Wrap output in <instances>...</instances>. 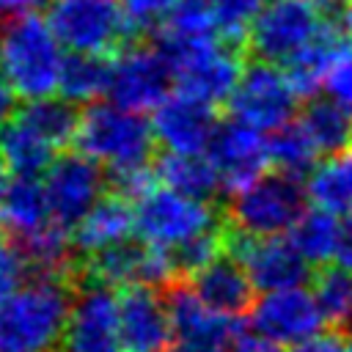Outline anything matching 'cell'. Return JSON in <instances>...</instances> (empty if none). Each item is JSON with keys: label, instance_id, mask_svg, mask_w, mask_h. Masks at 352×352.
Returning <instances> with one entry per match:
<instances>
[{"label": "cell", "instance_id": "cell-1", "mask_svg": "<svg viewBox=\"0 0 352 352\" xmlns=\"http://www.w3.org/2000/svg\"><path fill=\"white\" fill-rule=\"evenodd\" d=\"M80 154L110 173L129 198L151 182V154L157 146L151 121L113 99L85 104L74 138Z\"/></svg>", "mask_w": 352, "mask_h": 352}, {"label": "cell", "instance_id": "cell-2", "mask_svg": "<svg viewBox=\"0 0 352 352\" xmlns=\"http://www.w3.org/2000/svg\"><path fill=\"white\" fill-rule=\"evenodd\" d=\"M69 50L47 14L19 11L0 22V74L22 102L47 99L60 91Z\"/></svg>", "mask_w": 352, "mask_h": 352}, {"label": "cell", "instance_id": "cell-3", "mask_svg": "<svg viewBox=\"0 0 352 352\" xmlns=\"http://www.w3.org/2000/svg\"><path fill=\"white\" fill-rule=\"evenodd\" d=\"M80 113L63 96L25 102L0 126V162L11 176L38 179L77 138Z\"/></svg>", "mask_w": 352, "mask_h": 352}, {"label": "cell", "instance_id": "cell-4", "mask_svg": "<svg viewBox=\"0 0 352 352\" xmlns=\"http://www.w3.org/2000/svg\"><path fill=\"white\" fill-rule=\"evenodd\" d=\"M72 292L63 275H33L0 305V352H55L63 344Z\"/></svg>", "mask_w": 352, "mask_h": 352}, {"label": "cell", "instance_id": "cell-5", "mask_svg": "<svg viewBox=\"0 0 352 352\" xmlns=\"http://www.w3.org/2000/svg\"><path fill=\"white\" fill-rule=\"evenodd\" d=\"M132 204H135L138 239L168 256H173L190 239L220 228L217 212L209 201L170 190L157 179L148 182L140 192H135Z\"/></svg>", "mask_w": 352, "mask_h": 352}, {"label": "cell", "instance_id": "cell-6", "mask_svg": "<svg viewBox=\"0 0 352 352\" xmlns=\"http://www.w3.org/2000/svg\"><path fill=\"white\" fill-rule=\"evenodd\" d=\"M308 190L300 176L283 170H267L248 187L231 192L228 198V220L231 228L256 236H275L294 228V223L305 214Z\"/></svg>", "mask_w": 352, "mask_h": 352}, {"label": "cell", "instance_id": "cell-7", "mask_svg": "<svg viewBox=\"0 0 352 352\" xmlns=\"http://www.w3.org/2000/svg\"><path fill=\"white\" fill-rule=\"evenodd\" d=\"M44 14L69 52L110 55L132 30L121 0H47Z\"/></svg>", "mask_w": 352, "mask_h": 352}, {"label": "cell", "instance_id": "cell-8", "mask_svg": "<svg viewBox=\"0 0 352 352\" xmlns=\"http://www.w3.org/2000/svg\"><path fill=\"white\" fill-rule=\"evenodd\" d=\"M173 66L176 88L184 94H192L209 104H228L245 63L239 58L236 44H228L226 38H206L187 47L162 50Z\"/></svg>", "mask_w": 352, "mask_h": 352}, {"label": "cell", "instance_id": "cell-9", "mask_svg": "<svg viewBox=\"0 0 352 352\" xmlns=\"http://www.w3.org/2000/svg\"><path fill=\"white\" fill-rule=\"evenodd\" d=\"M297 99L300 94L294 91L286 69H278V63L256 60L245 66L228 99V110L231 118L242 124H250L261 132H275L278 126L292 121Z\"/></svg>", "mask_w": 352, "mask_h": 352}, {"label": "cell", "instance_id": "cell-10", "mask_svg": "<svg viewBox=\"0 0 352 352\" xmlns=\"http://www.w3.org/2000/svg\"><path fill=\"white\" fill-rule=\"evenodd\" d=\"M324 22L314 0H267L250 28L248 47L256 60L289 63Z\"/></svg>", "mask_w": 352, "mask_h": 352}, {"label": "cell", "instance_id": "cell-11", "mask_svg": "<svg viewBox=\"0 0 352 352\" xmlns=\"http://www.w3.org/2000/svg\"><path fill=\"white\" fill-rule=\"evenodd\" d=\"M173 82H176L173 66L168 55L162 52V47L135 44V47H124L113 58V77H110L107 99L129 110L148 113V110H157L170 96Z\"/></svg>", "mask_w": 352, "mask_h": 352}, {"label": "cell", "instance_id": "cell-12", "mask_svg": "<svg viewBox=\"0 0 352 352\" xmlns=\"http://www.w3.org/2000/svg\"><path fill=\"white\" fill-rule=\"evenodd\" d=\"M170 341L165 352H231L239 338V324L209 308L192 286H173L168 292Z\"/></svg>", "mask_w": 352, "mask_h": 352}, {"label": "cell", "instance_id": "cell-13", "mask_svg": "<svg viewBox=\"0 0 352 352\" xmlns=\"http://www.w3.org/2000/svg\"><path fill=\"white\" fill-rule=\"evenodd\" d=\"M226 250L242 264L258 292L302 286V280L308 278V261L283 234L256 236L231 228V234L226 236Z\"/></svg>", "mask_w": 352, "mask_h": 352}, {"label": "cell", "instance_id": "cell-14", "mask_svg": "<svg viewBox=\"0 0 352 352\" xmlns=\"http://www.w3.org/2000/svg\"><path fill=\"white\" fill-rule=\"evenodd\" d=\"M41 187H44L52 220L60 228L74 231V226L104 195V170L80 151L60 154L41 173Z\"/></svg>", "mask_w": 352, "mask_h": 352}, {"label": "cell", "instance_id": "cell-15", "mask_svg": "<svg viewBox=\"0 0 352 352\" xmlns=\"http://www.w3.org/2000/svg\"><path fill=\"white\" fill-rule=\"evenodd\" d=\"M250 327L253 333L280 344L297 346L327 327L324 314L316 302V294L302 286L264 292L250 308Z\"/></svg>", "mask_w": 352, "mask_h": 352}, {"label": "cell", "instance_id": "cell-16", "mask_svg": "<svg viewBox=\"0 0 352 352\" xmlns=\"http://www.w3.org/2000/svg\"><path fill=\"white\" fill-rule=\"evenodd\" d=\"M66 352H124L118 294L113 286L91 280L72 297L63 333Z\"/></svg>", "mask_w": 352, "mask_h": 352}, {"label": "cell", "instance_id": "cell-17", "mask_svg": "<svg viewBox=\"0 0 352 352\" xmlns=\"http://www.w3.org/2000/svg\"><path fill=\"white\" fill-rule=\"evenodd\" d=\"M151 126L157 146L179 154H206L220 124L214 104L176 91L157 110H151Z\"/></svg>", "mask_w": 352, "mask_h": 352}, {"label": "cell", "instance_id": "cell-18", "mask_svg": "<svg viewBox=\"0 0 352 352\" xmlns=\"http://www.w3.org/2000/svg\"><path fill=\"white\" fill-rule=\"evenodd\" d=\"M220 173V184L226 192H236L267 173L270 160V140L261 129L242 124L231 118L228 124H220L209 151H206Z\"/></svg>", "mask_w": 352, "mask_h": 352}, {"label": "cell", "instance_id": "cell-19", "mask_svg": "<svg viewBox=\"0 0 352 352\" xmlns=\"http://www.w3.org/2000/svg\"><path fill=\"white\" fill-rule=\"evenodd\" d=\"M176 272V264L168 253L140 242H121L113 245L96 256H91V280H99L104 286H160L168 283Z\"/></svg>", "mask_w": 352, "mask_h": 352}, {"label": "cell", "instance_id": "cell-20", "mask_svg": "<svg viewBox=\"0 0 352 352\" xmlns=\"http://www.w3.org/2000/svg\"><path fill=\"white\" fill-rule=\"evenodd\" d=\"M124 352H165L170 341L168 297L157 286H129L118 294Z\"/></svg>", "mask_w": 352, "mask_h": 352}, {"label": "cell", "instance_id": "cell-21", "mask_svg": "<svg viewBox=\"0 0 352 352\" xmlns=\"http://www.w3.org/2000/svg\"><path fill=\"white\" fill-rule=\"evenodd\" d=\"M346 58H352V38L346 36L341 22L327 19L319 33L283 66L300 99H314Z\"/></svg>", "mask_w": 352, "mask_h": 352}, {"label": "cell", "instance_id": "cell-22", "mask_svg": "<svg viewBox=\"0 0 352 352\" xmlns=\"http://www.w3.org/2000/svg\"><path fill=\"white\" fill-rule=\"evenodd\" d=\"M135 234V204L126 192H104L94 209L74 226L72 242L82 256H96L113 245L132 239Z\"/></svg>", "mask_w": 352, "mask_h": 352}, {"label": "cell", "instance_id": "cell-23", "mask_svg": "<svg viewBox=\"0 0 352 352\" xmlns=\"http://www.w3.org/2000/svg\"><path fill=\"white\" fill-rule=\"evenodd\" d=\"M198 297L226 314V316H234L239 319L242 314H250L253 302H256V286L253 280L248 278V272L242 270V264L228 256V250L223 256H217L212 264H206L204 270H198L192 275V283H190Z\"/></svg>", "mask_w": 352, "mask_h": 352}, {"label": "cell", "instance_id": "cell-24", "mask_svg": "<svg viewBox=\"0 0 352 352\" xmlns=\"http://www.w3.org/2000/svg\"><path fill=\"white\" fill-rule=\"evenodd\" d=\"M55 220L50 214V204L41 187V176H11L3 204V228L11 234L14 242H25L44 228H50Z\"/></svg>", "mask_w": 352, "mask_h": 352}, {"label": "cell", "instance_id": "cell-25", "mask_svg": "<svg viewBox=\"0 0 352 352\" xmlns=\"http://www.w3.org/2000/svg\"><path fill=\"white\" fill-rule=\"evenodd\" d=\"M154 179L170 190H179L192 198L212 201L220 184V173L212 162L209 154H179V151H165L157 165H154Z\"/></svg>", "mask_w": 352, "mask_h": 352}, {"label": "cell", "instance_id": "cell-26", "mask_svg": "<svg viewBox=\"0 0 352 352\" xmlns=\"http://www.w3.org/2000/svg\"><path fill=\"white\" fill-rule=\"evenodd\" d=\"M308 201L324 212L341 214L352 209V148L330 154L305 179Z\"/></svg>", "mask_w": 352, "mask_h": 352}, {"label": "cell", "instance_id": "cell-27", "mask_svg": "<svg viewBox=\"0 0 352 352\" xmlns=\"http://www.w3.org/2000/svg\"><path fill=\"white\" fill-rule=\"evenodd\" d=\"M110 77H113L110 55L69 52L58 94L72 104H94L110 94Z\"/></svg>", "mask_w": 352, "mask_h": 352}, {"label": "cell", "instance_id": "cell-28", "mask_svg": "<svg viewBox=\"0 0 352 352\" xmlns=\"http://www.w3.org/2000/svg\"><path fill=\"white\" fill-rule=\"evenodd\" d=\"M217 22L209 0H176L160 25V47H187L206 38H217Z\"/></svg>", "mask_w": 352, "mask_h": 352}, {"label": "cell", "instance_id": "cell-29", "mask_svg": "<svg viewBox=\"0 0 352 352\" xmlns=\"http://www.w3.org/2000/svg\"><path fill=\"white\" fill-rule=\"evenodd\" d=\"M308 104L302 107L300 121L305 124V129L311 132V138L316 140L322 154H338L352 148V113L338 104L333 96L322 99H305Z\"/></svg>", "mask_w": 352, "mask_h": 352}, {"label": "cell", "instance_id": "cell-30", "mask_svg": "<svg viewBox=\"0 0 352 352\" xmlns=\"http://www.w3.org/2000/svg\"><path fill=\"white\" fill-rule=\"evenodd\" d=\"M341 234H344V226L338 223V214L314 206L311 212L305 209V214L294 223V228L289 231V239L294 242V248L302 253L308 264L324 267L330 258H336Z\"/></svg>", "mask_w": 352, "mask_h": 352}, {"label": "cell", "instance_id": "cell-31", "mask_svg": "<svg viewBox=\"0 0 352 352\" xmlns=\"http://www.w3.org/2000/svg\"><path fill=\"white\" fill-rule=\"evenodd\" d=\"M319 154L322 151L302 121H289V124L278 126L270 138V160H272L275 170H283L292 176H305L316 168Z\"/></svg>", "mask_w": 352, "mask_h": 352}, {"label": "cell", "instance_id": "cell-32", "mask_svg": "<svg viewBox=\"0 0 352 352\" xmlns=\"http://www.w3.org/2000/svg\"><path fill=\"white\" fill-rule=\"evenodd\" d=\"M267 0H209L217 33L228 44H242L250 36V28Z\"/></svg>", "mask_w": 352, "mask_h": 352}, {"label": "cell", "instance_id": "cell-33", "mask_svg": "<svg viewBox=\"0 0 352 352\" xmlns=\"http://www.w3.org/2000/svg\"><path fill=\"white\" fill-rule=\"evenodd\" d=\"M28 261L19 250V245L0 234V305L28 280Z\"/></svg>", "mask_w": 352, "mask_h": 352}, {"label": "cell", "instance_id": "cell-34", "mask_svg": "<svg viewBox=\"0 0 352 352\" xmlns=\"http://www.w3.org/2000/svg\"><path fill=\"white\" fill-rule=\"evenodd\" d=\"M176 0H121L132 30H146V28H160L165 14L170 11Z\"/></svg>", "mask_w": 352, "mask_h": 352}, {"label": "cell", "instance_id": "cell-35", "mask_svg": "<svg viewBox=\"0 0 352 352\" xmlns=\"http://www.w3.org/2000/svg\"><path fill=\"white\" fill-rule=\"evenodd\" d=\"M327 91H330V96H333L338 104H344V107L352 113V58H346V60L330 74Z\"/></svg>", "mask_w": 352, "mask_h": 352}, {"label": "cell", "instance_id": "cell-36", "mask_svg": "<svg viewBox=\"0 0 352 352\" xmlns=\"http://www.w3.org/2000/svg\"><path fill=\"white\" fill-rule=\"evenodd\" d=\"M344 333L338 330H327V333H319L302 344H297L292 352H346V344H344Z\"/></svg>", "mask_w": 352, "mask_h": 352}, {"label": "cell", "instance_id": "cell-37", "mask_svg": "<svg viewBox=\"0 0 352 352\" xmlns=\"http://www.w3.org/2000/svg\"><path fill=\"white\" fill-rule=\"evenodd\" d=\"M231 352H283V346L258 333H250V336H239Z\"/></svg>", "mask_w": 352, "mask_h": 352}, {"label": "cell", "instance_id": "cell-38", "mask_svg": "<svg viewBox=\"0 0 352 352\" xmlns=\"http://www.w3.org/2000/svg\"><path fill=\"white\" fill-rule=\"evenodd\" d=\"M14 102H16V94L11 91V85L6 82V77L0 74V126L14 116Z\"/></svg>", "mask_w": 352, "mask_h": 352}, {"label": "cell", "instance_id": "cell-39", "mask_svg": "<svg viewBox=\"0 0 352 352\" xmlns=\"http://www.w3.org/2000/svg\"><path fill=\"white\" fill-rule=\"evenodd\" d=\"M336 261H338V267L352 272V228L349 226H344V234H341V242L336 250Z\"/></svg>", "mask_w": 352, "mask_h": 352}, {"label": "cell", "instance_id": "cell-40", "mask_svg": "<svg viewBox=\"0 0 352 352\" xmlns=\"http://www.w3.org/2000/svg\"><path fill=\"white\" fill-rule=\"evenodd\" d=\"M38 3H44V0H0V8L11 11V14H19V11H36Z\"/></svg>", "mask_w": 352, "mask_h": 352}, {"label": "cell", "instance_id": "cell-41", "mask_svg": "<svg viewBox=\"0 0 352 352\" xmlns=\"http://www.w3.org/2000/svg\"><path fill=\"white\" fill-rule=\"evenodd\" d=\"M341 25H344V30H346V36L352 38V3L346 6V11H344V16H341Z\"/></svg>", "mask_w": 352, "mask_h": 352}, {"label": "cell", "instance_id": "cell-42", "mask_svg": "<svg viewBox=\"0 0 352 352\" xmlns=\"http://www.w3.org/2000/svg\"><path fill=\"white\" fill-rule=\"evenodd\" d=\"M3 179H8V170H6V168H3V162H0V182H3Z\"/></svg>", "mask_w": 352, "mask_h": 352}, {"label": "cell", "instance_id": "cell-43", "mask_svg": "<svg viewBox=\"0 0 352 352\" xmlns=\"http://www.w3.org/2000/svg\"><path fill=\"white\" fill-rule=\"evenodd\" d=\"M346 352H352V336H346Z\"/></svg>", "mask_w": 352, "mask_h": 352}, {"label": "cell", "instance_id": "cell-44", "mask_svg": "<svg viewBox=\"0 0 352 352\" xmlns=\"http://www.w3.org/2000/svg\"><path fill=\"white\" fill-rule=\"evenodd\" d=\"M346 226H349V228H352V209H349V220H346Z\"/></svg>", "mask_w": 352, "mask_h": 352}, {"label": "cell", "instance_id": "cell-45", "mask_svg": "<svg viewBox=\"0 0 352 352\" xmlns=\"http://www.w3.org/2000/svg\"><path fill=\"white\" fill-rule=\"evenodd\" d=\"M0 11H3V8H0Z\"/></svg>", "mask_w": 352, "mask_h": 352}]
</instances>
